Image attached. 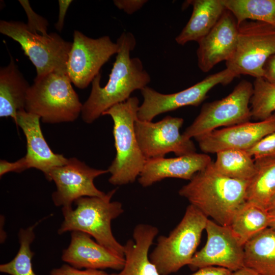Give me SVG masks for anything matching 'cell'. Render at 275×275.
I'll return each mask as SVG.
<instances>
[{
    "label": "cell",
    "mask_w": 275,
    "mask_h": 275,
    "mask_svg": "<svg viewBox=\"0 0 275 275\" xmlns=\"http://www.w3.org/2000/svg\"><path fill=\"white\" fill-rule=\"evenodd\" d=\"M116 42L119 50L107 82L102 87L101 73L98 74L92 82L88 98L82 104L81 115L86 123H93L113 106L126 101L133 91L141 90L151 81L142 61L130 57L136 44L134 35L124 32Z\"/></svg>",
    "instance_id": "1"
},
{
    "label": "cell",
    "mask_w": 275,
    "mask_h": 275,
    "mask_svg": "<svg viewBox=\"0 0 275 275\" xmlns=\"http://www.w3.org/2000/svg\"><path fill=\"white\" fill-rule=\"evenodd\" d=\"M249 183L221 174L212 162L196 173L178 193L207 217L229 227L236 211L246 201Z\"/></svg>",
    "instance_id": "2"
},
{
    "label": "cell",
    "mask_w": 275,
    "mask_h": 275,
    "mask_svg": "<svg viewBox=\"0 0 275 275\" xmlns=\"http://www.w3.org/2000/svg\"><path fill=\"white\" fill-rule=\"evenodd\" d=\"M116 189L103 197H85L74 202V209L62 208V222L58 232L62 234L74 231L86 233L116 255L124 258V247L114 237L111 223L123 212L122 204L111 201Z\"/></svg>",
    "instance_id": "3"
},
{
    "label": "cell",
    "mask_w": 275,
    "mask_h": 275,
    "mask_svg": "<svg viewBox=\"0 0 275 275\" xmlns=\"http://www.w3.org/2000/svg\"><path fill=\"white\" fill-rule=\"evenodd\" d=\"M139 100L130 97L126 101L116 104L104 112L113 121V135L116 156L107 169L111 176L109 182L123 185L134 182L139 177L146 158L139 147L134 124L138 119Z\"/></svg>",
    "instance_id": "4"
},
{
    "label": "cell",
    "mask_w": 275,
    "mask_h": 275,
    "mask_svg": "<svg viewBox=\"0 0 275 275\" xmlns=\"http://www.w3.org/2000/svg\"><path fill=\"white\" fill-rule=\"evenodd\" d=\"M67 72L53 71L36 76L27 93L25 110L46 123L76 120L82 104Z\"/></svg>",
    "instance_id": "5"
},
{
    "label": "cell",
    "mask_w": 275,
    "mask_h": 275,
    "mask_svg": "<svg viewBox=\"0 0 275 275\" xmlns=\"http://www.w3.org/2000/svg\"><path fill=\"white\" fill-rule=\"evenodd\" d=\"M208 219L201 211L190 204L181 221L170 233L158 237L149 258L160 275L175 273L190 264Z\"/></svg>",
    "instance_id": "6"
},
{
    "label": "cell",
    "mask_w": 275,
    "mask_h": 275,
    "mask_svg": "<svg viewBox=\"0 0 275 275\" xmlns=\"http://www.w3.org/2000/svg\"><path fill=\"white\" fill-rule=\"evenodd\" d=\"M0 32L21 46L36 68L39 77L53 71L67 72L66 64L72 43L56 33L43 35L31 31L19 21H0Z\"/></svg>",
    "instance_id": "7"
},
{
    "label": "cell",
    "mask_w": 275,
    "mask_h": 275,
    "mask_svg": "<svg viewBox=\"0 0 275 275\" xmlns=\"http://www.w3.org/2000/svg\"><path fill=\"white\" fill-rule=\"evenodd\" d=\"M253 85L246 80L240 81L233 91L222 99L205 103L193 122L183 135L195 139L217 129L250 121V100Z\"/></svg>",
    "instance_id": "8"
},
{
    "label": "cell",
    "mask_w": 275,
    "mask_h": 275,
    "mask_svg": "<svg viewBox=\"0 0 275 275\" xmlns=\"http://www.w3.org/2000/svg\"><path fill=\"white\" fill-rule=\"evenodd\" d=\"M275 53V27L266 23L244 21L238 26L236 50L226 62L227 69L237 77H263V66Z\"/></svg>",
    "instance_id": "9"
},
{
    "label": "cell",
    "mask_w": 275,
    "mask_h": 275,
    "mask_svg": "<svg viewBox=\"0 0 275 275\" xmlns=\"http://www.w3.org/2000/svg\"><path fill=\"white\" fill-rule=\"evenodd\" d=\"M237 76L227 68L207 76L201 81L182 91L169 94L159 93L146 86L141 93L143 102L140 105L138 118L152 121L157 115L185 106H198L215 86L228 85Z\"/></svg>",
    "instance_id": "10"
},
{
    "label": "cell",
    "mask_w": 275,
    "mask_h": 275,
    "mask_svg": "<svg viewBox=\"0 0 275 275\" xmlns=\"http://www.w3.org/2000/svg\"><path fill=\"white\" fill-rule=\"evenodd\" d=\"M118 50V44L113 42L108 36L94 39L74 31L66 64L72 83L79 89L86 88Z\"/></svg>",
    "instance_id": "11"
},
{
    "label": "cell",
    "mask_w": 275,
    "mask_h": 275,
    "mask_svg": "<svg viewBox=\"0 0 275 275\" xmlns=\"http://www.w3.org/2000/svg\"><path fill=\"white\" fill-rule=\"evenodd\" d=\"M184 120L182 118L167 116L157 122H135L134 128L140 149L146 159L164 157L170 152L177 156L195 153L191 139L181 134Z\"/></svg>",
    "instance_id": "12"
},
{
    "label": "cell",
    "mask_w": 275,
    "mask_h": 275,
    "mask_svg": "<svg viewBox=\"0 0 275 275\" xmlns=\"http://www.w3.org/2000/svg\"><path fill=\"white\" fill-rule=\"evenodd\" d=\"M108 173L107 170L97 169L87 165L76 157L52 169L48 181L54 182L56 190L51 195L54 204L62 208H72L77 199L85 197H103L106 193L94 184L97 177Z\"/></svg>",
    "instance_id": "13"
},
{
    "label": "cell",
    "mask_w": 275,
    "mask_h": 275,
    "mask_svg": "<svg viewBox=\"0 0 275 275\" xmlns=\"http://www.w3.org/2000/svg\"><path fill=\"white\" fill-rule=\"evenodd\" d=\"M207 241L194 255L188 265L192 270L207 266L224 267L231 271L244 267V251L229 227L208 219Z\"/></svg>",
    "instance_id": "14"
},
{
    "label": "cell",
    "mask_w": 275,
    "mask_h": 275,
    "mask_svg": "<svg viewBox=\"0 0 275 275\" xmlns=\"http://www.w3.org/2000/svg\"><path fill=\"white\" fill-rule=\"evenodd\" d=\"M275 132V113L268 118L215 129L195 139L204 153L229 149L246 151L265 136Z\"/></svg>",
    "instance_id": "15"
},
{
    "label": "cell",
    "mask_w": 275,
    "mask_h": 275,
    "mask_svg": "<svg viewBox=\"0 0 275 275\" xmlns=\"http://www.w3.org/2000/svg\"><path fill=\"white\" fill-rule=\"evenodd\" d=\"M238 34L236 19L226 9L214 26L198 42L197 56L200 69L207 72L221 62L230 60L236 50Z\"/></svg>",
    "instance_id": "16"
},
{
    "label": "cell",
    "mask_w": 275,
    "mask_h": 275,
    "mask_svg": "<svg viewBox=\"0 0 275 275\" xmlns=\"http://www.w3.org/2000/svg\"><path fill=\"white\" fill-rule=\"evenodd\" d=\"M40 118L25 109L17 112L16 125L22 130L26 141V153L22 157L26 169L35 168L48 180L51 170L65 164L68 158L55 153L49 147L41 130Z\"/></svg>",
    "instance_id": "17"
},
{
    "label": "cell",
    "mask_w": 275,
    "mask_h": 275,
    "mask_svg": "<svg viewBox=\"0 0 275 275\" xmlns=\"http://www.w3.org/2000/svg\"><path fill=\"white\" fill-rule=\"evenodd\" d=\"M62 260L78 269L122 270L125 258L112 253L94 240L89 234L78 231L71 232L68 246L64 249Z\"/></svg>",
    "instance_id": "18"
},
{
    "label": "cell",
    "mask_w": 275,
    "mask_h": 275,
    "mask_svg": "<svg viewBox=\"0 0 275 275\" xmlns=\"http://www.w3.org/2000/svg\"><path fill=\"white\" fill-rule=\"evenodd\" d=\"M212 162L207 154L196 152L169 158L147 159L138 181L143 187H146L168 178L190 180L196 173Z\"/></svg>",
    "instance_id": "19"
},
{
    "label": "cell",
    "mask_w": 275,
    "mask_h": 275,
    "mask_svg": "<svg viewBox=\"0 0 275 275\" xmlns=\"http://www.w3.org/2000/svg\"><path fill=\"white\" fill-rule=\"evenodd\" d=\"M158 232L157 227L147 224L134 227L133 239H128L124 245L125 264L118 275H160L149 255Z\"/></svg>",
    "instance_id": "20"
},
{
    "label": "cell",
    "mask_w": 275,
    "mask_h": 275,
    "mask_svg": "<svg viewBox=\"0 0 275 275\" xmlns=\"http://www.w3.org/2000/svg\"><path fill=\"white\" fill-rule=\"evenodd\" d=\"M10 58L9 64L0 68V117H11L15 123L17 112L25 109L31 86Z\"/></svg>",
    "instance_id": "21"
},
{
    "label": "cell",
    "mask_w": 275,
    "mask_h": 275,
    "mask_svg": "<svg viewBox=\"0 0 275 275\" xmlns=\"http://www.w3.org/2000/svg\"><path fill=\"white\" fill-rule=\"evenodd\" d=\"M191 15L180 34L175 38L177 44L184 45L190 41L198 43L216 24L226 8L222 0H192Z\"/></svg>",
    "instance_id": "22"
},
{
    "label": "cell",
    "mask_w": 275,
    "mask_h": 275,
    "mask_svg": "<svg viewBox=\"0 0 275 275\" xmlns=\"http://www.w3.org/2000/svg\"><path fill=\"white\" fill-rule=\"evenodd\" d=\"M244 266L260 275H275V230L267 228L243 246Z\"/></svg>",
    "instance_id": "23"
},
{
    "label": "cell",
    "mask_w": 275,
    "mask_h": 275,
    "mask_svg": "<svg viewBox=\"0 0 275 275\" xmlns=\"http://www.w3.org/2000/svg\"><path fill=\"white\" fill-rule=\"evenodd\" d=\"M270 215L260 205L246 201L234 214L229 227L242 246L268 227Z\"/></svg>",
    "instance_id": "24"
},
{
    "label": "cell",
    "mask_w": 275,
    "mask_h": 275,
    "mask_svg": "<svg viewBox=\"0 0 275 275\" xmlns=\"http://www.w3.org/2000/svg\"><path fill=\"white\" fill-rule=\"evenodd\" d=\"M256 172L249 181L246 201L267 210L275 197V157L255 160Z\"/></svg>",
    "instance_id": "25"
},
{
    "label": "cell",
    "mask_w": 275,
    "mask_h": 275,
    "mask_svg": "<svg viewBox=\"0 0 275 275\" xmlns=\"http://www.w3.org/2000/svg\"><path fill=\"white\" fill-rule=\"evenodd\" d=\"M213 165L221 174L228 177L250 181L255 175L256 166L254 159L246 151L229 149L216 153Z\"/></svg>",
    "instance_id": "26"
},
{
    "label": "cell",
    "mask_w": 275,
    "mask_h": 275,
    "mask_svg": "<svg viewBox=\"0 0 275 275\" xmlns=\"http://www.w3.org/2000/svg\"><path fill=\"white\" fill-rule=\"evenodd\" d=\"M234 16L238 26L251 19L275 27V0H222Z\"/></svg>",
    "instance_id": "27"
},
{
    "label": "cell",
    "mask_w": 275,
    "mask_h": 275,
    "mask_svg": "<svg viewBox=\"0 0 275 275\" xmlns=\"http://www.w3.org/2000/svg\"><path fill=\"white\" fill-rule=\"evenodd\" d=\"M37 224L19 230L18 251L11 261L0 265L1 272L10 275H37L32 265L34 253L31 249V245L35 238L34 229Z\"/></svg>",
    "instance_id": "28"
},
{
    "label": "cell",
    "mask_w": 275,
    "mask_h": 275,
    "mask_svg": "<svg viewBox=\"0 0 275 275\" xmlns=\"http://www.w3.org/2000/svg\"><path fill=\"white\" fill-rule=\"evenodd\" d=\"M250 100L252 118L263 120L275 113V84L263 77L255 78Z\"/></svg>",
    "instance_id": "29"
},
{
    "label": "cell",
    "mask_w": 275,
    "mask_h": 275,
    "mask_svg": "<svg viewBox=\"0 0 275 275\" xmlns=\"http://www.w3.org/2000/svg\"><path fill=\"white\" fill-rule=\"evenodd\" d=\"M246 151L254 160L275 157V132L265 136Z\"/></svg>",
    "instance_id": "30"
},
{
    "label": "cell",
    "mask_w": 275,
    "mask_h": 275,
    "mask_svg": "<svg viewBox=\"0 0 275 275\" xmlns=\"http://www.w3.org/2000/svg\"><path fill=\"white\" fill-rule=\"evenodd\" d=\"M19 2L26 14L28 19L26 24L28 28L33 32L47 35V20L34 11L28 0H19Z\"/></svg>",
    "instance_id": "31"
},
{
    "label": "cell",
    "mask_w": 275,
    "mask_h": 275,
    "mask_svg": "<svg viewBox=\"0 0 275 275\" xmlns=\"http://www.w3.org/2000/svg\"><path fill=\"white\" fill-rule=\"evenodd\" d=\"M50 275H118V273H108L102 270L75 268L65 264L59 268L51 270Z\"/></svg>",
    "instance_id": "32"
},
{
    "label": "cell",
    "mask_w": 275,
    "mask_h": 275,
    "mask_svg": "<svg viewBox=\"0 0 275 275\" xmlns=\"http://www.w3.org/2000/svg\"><path fill=\"white\" fill-rule=\"evenodd\" d=\"M114 5L119 9L131 15L140 10L148 2L147 0H115Z\"/></svg>",
    "instance_id": "33"
},
{
    "label": "cell",
    "mask_w": 275,
    "mask_h": 275,
    "mask_svg": "<svg viewBox=\"0 0 275 275\" xmlns=\"http://www.w3.org/2000/svg\"><path fill=\"white\" fill-rule=\"evenodd\" d=\"M22 157L14 162H9L5 160L0 161V176H3L5 174L13 172L20 173L26 169Z\"/></svg>",
    "instance_id": "34"
},
{
    "label": "cell",
    "mask_w": 275,
    "mask_h": 275,
    "mask_svg": "<svg viewBox=\"0 0 275 275\" xmlns=\"http://www.w3.org/2000/svg\"><path fill=\"white\" fill-rule=\"evenodd\" d=\"M263 78L275 84V53L271 56L265 62L263 66Z\"/></svg>",
    "instance_id": "35"
},
{
    "label": "cell",
    "mask_w": 275,
    "mask_h": 275,
    "mask_svg": "<svg viewBox=\"0 0 275 275\" xmlns=\"http://www.w3.org/2000/svg\"><path fill=\"white\" fill-rule=\"evenodd\" d=\"M72 2V0H60L58 1L59 15L58 20L55 24V28L59 32H61L64 27L66 14Z\"/></svg>",
    "instance_id": "36"
},
{
    "label": "cell",
    "mask_w": 275,
    "mask_h": 275,
    "mask_svg": "<svg viewBox=\"0 0 275 275\" xmlns=\"http://www.w3.org/2000/svg\"><path fill=\"white\" fill-rule=\"evenodd\" d=\"M232 271L218 266H207L199 269L191 275H231Z\"/></svg>",
    "instance_id": "37"
},
{
    "label": "cell",
    "mask_w": 275,
    "mask_h": 275,
    "mask_svg": "<svg viewBox=\"0 0 275 275\" xmlns=\"http://www.w3.org/2000/svg\"><path fill=\"white\" fill-rule=\"evenodd\" d=\"M231 275H260V274L254 270L244 266L236 271H233Z\"/></svg>",
    "instance_id": "38"
},
{
    "label": "cell",
    "mask_w": 275,
    "mask_h": 275,
    "mask_svg": "<svg viewBox=\"0 0 275 275\" xmlns=\"http://www.w3.org/2000/svg\"><path fill=\"white\" fill-rule=\"evenodd\" d=\"M267 211L270 215L275 214V197L267 207Z\"/></svg>",
    "instance_id": "39"
},
{
    "label": "cell",
    "mask_w": 275,
    "mask_h": 275,
    "mask_svg": "<svg viewBox=\"0 0 275 275\" xmlns=\"http://www.w3.org/2000/svg\"><path fill=\"white\" fill-rule=\"evenodd\" d=\"M268 227L275 230V214L270 215Z\"/></svg>",
    "instance_id": "40"
}]
</instances>
